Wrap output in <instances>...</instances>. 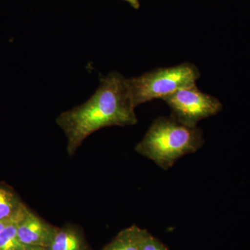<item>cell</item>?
<instances>
[{
    "mask_svg": "<svg viewBox=\"0 0 250 250\" xmlns=\"http://www.w3.org/2000/svg\"><path fill=\"white\" fill-rule=\"evenodd\" d=\"M204 143L201 129L182 124L172 117H159L136 145L135 151L167 170L180 158L196 152Z\"/></svg>",
    "mask_w": 250,
    "mask_h": 250,
    "instance_id": "obj_2",
    "label": "cell"
},
{
    "mask_svg": "<svg viewBox=\"0 0 250 250\" xmlns=\"http://www.w3.org/2000/svg\"><path fill=\"white\" fill-rule=\"evenodd\" d=\"M29 208L24 207L17 218L0 232V250H22L27 248L18 237V227Z\"/></svg>",
    "mask_w": 250,
    "mask_h": 250,
    "instance_id": "obj_7",
    "label": "cell"
},
{
    "mask_svg": "<svg viewBox=\"0 0 250 250\" xmlns=\"http://www.w3.org/2000/svg\"><path fill=\"white\" fill-rule=\"evenodd\" d=\"M23 205L14 192L0 187V220L14 216Z\"/></svg>",
    "mask_w": 250,
    "mask_h": 250,
    "instance_id": "obj_9",
    "label": "cell"
},
{
    "mask_svg": "<svg viewBox=\"0 0 250 250\" xmlns=\"http://www.w3.org/2000/svg\"><path fill=\"white\" fill-rule=\"evenodd\" d=\"M57 229L28 209L18 227V237L24 246L47 248L50 246Z\"/></svg>",
    "mask_w": 250,
    "mask_h": 250,
    "instance_id": "obj_5",
    "label": "cell"
},
{
    "mask_svg": "<svg viewBox=\"0 0 250 250\" xmlns=\"http://www.w3.org/2000/svg\"><path fill=\"white\" fill-rule=\"evenodd\" d=\"M24 207H25V205H23L22 207H21L19 210H18L17 213H16V214L14 215V216L11 217V218L0 220V232H1V231H2V230L6 228L8 225H9L11 222L14 221L15 219L17 218L18 215L21 213V212L22 211V210L23 208H24Z\"/></svg>",
    "mask_w": 250,
    "mask_h": 250,
    "instance_id": "obj_11",
    "label": "cell"
},
{
    "mask_svg": "<svg viewBox=\"0 0 250 250\" xmlns=\"http://www.w3.org/2000/svg\"><path fill=\"white\" fill-rule=\"evenodd\" d=\"M143 231L136 226L126 229L103 250H141Z\"/></svg>",
    "mask_w": 250,
    "mask_h": 250,
    "instance_id": "obj_6",
    "label": "cell"
},
{
    "mask_svg": "<svg viewBox=\"0 0 250 250\" xmlns=\"http://www.w3.org/2000/svg\"><path fill=\"white\" fill-rule=\"evenodd\" d=\"M22 250H46V248H39V247H27Z\"/></svg>",
    "mask_w": 250,
    "mask_h": 250,
    "instance_id": "obj_13",
    "label": "cell"
},
{
    "mask_svg": "<svg viewBox=\"0 0 250 250\" xmlns=\"http://www.w3.org/2000/svg\"><path fill=\"white\" fill-rule=\"evenodd\" d=\"M141 250H168L161 242L153 237L146 230L143 231Z\"/></svg>",
    "mask_w": 250,
    "mask_h": 250,
    "instance_id": "obj_10",
    "label": "cell"
},
{
    "mask_svg": "<svg viewBox=\"0 0 250 250\" xmlns=\"http://www.w3.org/2000/svg\"><path fill=\"white\" fill-rule=\"evenodd\" d=\"M162 100L170 108V117L190 127H197L198 122L215 116L223 109V104L218 98L202 92L196 83L177 90Z\"/></svg>",
    "mask_w": 250,
    "mask_h": 250,
    "instance_id": "obj_4",
    "label": "cell"
},
{
    "mask_svg": "<svg viewBox=\"0 0 250 250\" xmlns=\"http://www.w3.org/2000/svg\"><path fill=\"white\" fill-rule=\"evenodd\" d=\"M124 1L129 3L134 9H139L140 8L139 0H124Z\"/></svg>",
    "mask_w": 250,
    "mask_h": 250,
    "instance_id": "obj_12",
    "label": "cell"
},
{
    "mask_svg": "<svg viewBox=\"0 0 250 250\" xmlns=\"http://www.w3.org/2000/svg\"><path fill=\"white\" fill-rule=\"evenodd\" d=\"M200 77L196 65L190 62L161 67L141 76L127 79L135 107L154 99H163L177 90L195 84Z\"/></svg>",
    "mask_w": 250,
    "mask_h": 250,
    "instance_id": "obj_3",
    "label": "cell"
},
{
    "mask_svg": "<svg viewBox=\"0 0 250 250\" xmlns=\"http://www.w3.org/2000/svg\"><path fill=\"white\" fill-rule=\"evenodd\" d=\"M49 250H82L80 236L72 229H57Z\"/></svg>",
    "mask_w": 250,
    "mask_h": 250,
    "instance_id": "obj_8",
    "label": "cell"
},
{
    "mask_svg": "<svg viewBox=\"0 0 250 250\" xmlns=\"http://www.w3.org/2000/svg\"><path fill=\"white\" fill-rule=\"evenodd\" d=\"M127 79L118 72L101 79L95 93L83 104L63 112L56 120L67 139V152L72 156L93 133L111 126L138 123Z\"/></svg>",
    "mask_w": 250,
    "mask_h": 250,
    "instance_id": "obj_1",
    "label": "cell"
}]
</instances>
